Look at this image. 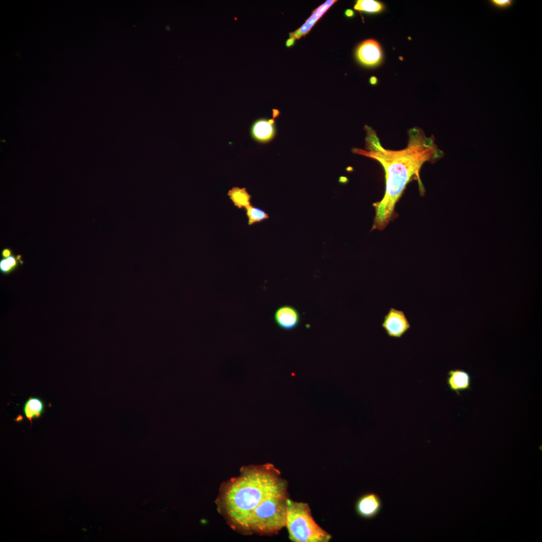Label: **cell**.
I'll use <instances>...</instances> for the list:
<instances>
[{
  "label": "cell",
  "instance_id": "1",
  "mask_svg": "<svg viewBox=\"0 0 542 542\" xmlns=\"http://www.w3.org/2000/svg\"><path fill=\"white\" fill-rule=\"evenodd\" d=\"M364 128L367 134L366 150L353 148L352 152L377 161L384 169L385 191L381 200L373 204L375 216L372 228L382 230L391 219L395 204L411 179L416 176L421 192H424L419 177L422 166L427 161L435 162L444 153L434 143L433 136L427 137L423 130L417 127L409 130L408 145L400 150L384 149L374 130L367 125Z\"/></svg>",
  "mask_w": 542,
  "mask_h": 542
},
{
  "label": "cell",
  "instance_id": "2",
  "mask_svg": "<svg viewBox=\"0 0 542 542\" xmlns=\"http://www.w3.org/2000/svg\"><path fill=\"white\" fill-rule=\"evenodd\" d=\"M287 487V481L273 464L250 465L221 484L216 503L232 529L248 534L252 511L266 497Z\"/></svg>",
  "mask_w": 542,
  "mask_h": 542
},
{
  "label": "cell",
  "instance_id": "3",
  "mask_svg": "<svg viewBox=\"0 0 542 542\" xmlns=\"http://www.w3.org/2000/svg\"><path fill=\"white\" fill-rule=\"evenodd\" d=\"M288 498L287 489H285L263 500L250 515L248 534L270 536L286 527Z\"/></svg>",
  "mask_w": 542,
  "mask_h": 542
},
{
  "label": "cell",
  "instance_id": "4",
  "mask_svg": "<svg viewBox=\"0 0 542 542\" xmlns=\"http://www.w3.org/2000/svg\"><path fill=\"white\" fill-rule=\"evenodd\" d=\"M286 527L294 542H328L332 536L315 521L309 504L287 499Z\"/></svg>",
  "mask_w": 542,
  "mask_h": 542
},
{
  "label": "cell",
  "instance_id": "5",
  "mask_svg": "<svg viewBox=\"0 0 542 542\" xmlns=\"http://www.w3.org/2000/svg\"><path fill=\"white\" fill-rule=\"evenodd\" d=\"M381 327L388 336L396 339L402 337L411 327L403 311L393 308L384 316Z\"/></svg>",
  "mask_w": 542,
  "mask_h": 542
},
{
  "label": "cell",
  "instance_id": "6",
  "mask_svg": "<svg viewBox=\"0 0 542 542\" xmlns=\"http://www.w3.org/2000/svg\"><path fill=\"white\" fill-rule=\"evenodd\" d=\"M382 503L380 497L375 493L369 492L361 496L356 501L355 509L360 517L372 519L381 510Z\"/></svg>",
  "mask_w": 542,
  "mask_h": 542
},
{
  "label": "cell",
  "instance_id": "7",
  "mask_svg": "<svg viewBox=\"0 0 542 542\" xmlns=\"http://www.w3.org/2000/svg\"><path fill=\"white\" fill-rule=\"evenodd\" d=\"M275 118H259L250 127L252 138L259 143L265 144L272 141L276 134Z\"/></svg>",
  "mask_w": 542,
  "mask_h": 542
},
{
  "label": "cell",
  "instance_id": "8",
  "mask_svg": "<svg viewBox=\"0 0 542 542\" xmlns=\"http://www.w3.org/2000/svg\"><path fill=\"white\" fill-rule=\"evenodd\" d=\"M356 54L358 60L367 66L376 65L382 58L380 46L373 39H368L363 42L359 46Z\"/></svg>",
  "mask_w": 542,
  "mask_h": 542
},
{
  "label": "cell",
  "instance_id": "9",
  "mask_svg": "<svg viewBox=\"0 0 542 542\" xmlns=\"http://www.w3.org/2000/svg\"><path fill=\"white\" fill-rule=\"evenodd\" d=\"M274 321L278 326L285 330L295 329L300 322V315L294 307L284 305L278 308L274 315Z\"/></svg>",
  "mask_w": 542,
  "mask_h": 542
},
{
  "label": "cell",
  "instance_id": "10",
  "mask_svg": "<svg viewBox=\"0 0 542 542\" xmlns=\"http://www.w3.org/2000/svg\"><path fill=\"white\" fill-rule=\"evenodd\" d=\"M447 383L451 390L459 395L461 391L470 389V375L463 369L450 370L448 372Z\"/></svg>",
  "mask_w": 542,
  "mask_h": 542
},
{
  "label": "cell",
  "instance_id": "11",
  "mask_svg": "<svg viewBox=\"0 0 542 542\" xmlns=\"http://www.w3.org/2000/svg\"><path fill=\"white\" fill-rule=\"evenodd\" d=\"M336 2V1L334 0H328L320 6L314 11L310 17L302 26L296 31L289 34L290 38L298 39L301 37L306 35L310 31L315 23Z\"/></svg>",
  "mask_w": 542,
  "mask_h": 542
},
{
  "label": "cell",
  "instance_id": "12",
  "mask_svg": "<svg viewBox=\"0 0 542 542\" xmlns=\"http://www.w3.org/2000/svg\"><path fill=\"white\" fill-rule=\"evenodd\" d=\"M44 410L45 404L43 401L37 397H29L23 407L25 416L30 422L31 426L33 420L39 418L44 412Z\"/></svg>",
  "mask_w": 542,
  "mask_h": 542
},
{
  "label": "cell",
  "instance_id": "13",
  "mask_svg": "<svg viewBox=\"0 0 542 542\" xmlns=\"http://www.w3.org/2000/svg\"><path fill=\"white\" fill-rule=\"evenodd\" d=\"M227 195L234 206L239 209H246L251 205V196L244 187H232L228 191Z\"/></svg>",
  "mask_w": 542,
  "mask_h": 542
},
{
  "label": "cell",
  "instance_id": "14",
  "mask_svg": "<svg viewBox=\"0 0 542 542\" xmlns=\"http://www.w3.org/2000/svg\"><path fill=\"white\" fill-rule=\"evenodd\" d=\"M23 263L21 255H15L13 254L7 258H2L0 260V271L4 275H9Z\"/></svg>",
  "mask_w": 542,
  "mask_h": 542
},
{
  "label": "cell",
  "instance_id": "15",
  "mask_svg": "<svg viewBox=\"0 0 542 542\" xmlns=\"http://www.w3.org/2000/svg\"><path fill=\"white\" fill-rule=\"evenodd\" d=\"M248 225L260 222L269 218L268 214L261 209L250 205L245 209Z\"/></svg>",
  "mask_w": 542,
  "mask_h": 542
},
{
  "label": "cell",
  "instance_id": "16",
  "mask_svg": "<svg viewBox=\"0 0 542 542\" xmlns=\"http://www.w3.org/2000/svg\"><path fill=\"white\" fill-rule=\"evenodd\" d=\"M354 8L359 11L376 13L382 10L383 5L375 1L359 0L356 3Z\"/></svg>",
  "mask_w": 542,
  "mask_h": 542
},
{
  "label": "cell",
  "instance_id": "17",
  "mask_svg": "<svg viewBox=\"0 0 542 542\" xmlns=\"http://www.w3.org/2000/svg\"><path fill=\"white\" fill-rule=\"evenodd\" d=\"M488 2L493 8L503 11L511 8L515 1L513 0H490Z\"/></svg>",
  "mask_w": 542,
  "mask_h": 542
},
{
  "label": "cell",
  "instance_id": "18",
  "mask_svg": "<svg viewBox=\"0 0 542 542\" xmlns=\"http://www.w3.org/2000/svg\"><path fill=\"white\" fill-rule=\"evenodd\" d=\"M12 254V251L9 248H5L3 249L1 252V256L2 258H7Z\"/></svg>",
  "mask_w": 542,
  "mask_h": 542
},
{
  "label": "cell",
  "instance_id": "19",
  "mask_svg": "<svg viewBox=\"0 0 542 542\" xmlns=\"http://www.w3.org/2000/svg\"><path fill=\"white\" fill-rule=\"evenodd\" d=\"M295 41V39L293 38L288 39L286 43V46L288 47L292 46L294 44Z\"/></svg>",
  "mask_w": 542,
  "mask_h": 542
},
{
  "label": "cell",
  "instance_id": "20",
  "mask_svg": "<svg viewBox=\"0 0 542 542\" xmlns=\"http://www.w3.org/2000/svg\"><path fill=\"white\" fill-rule=\"evenodd\" d=\"M345 15L348 17H351L354 15V12L351 10H347L345 12Z\"/></svg>",
  "mask_w": 542,
  "mask_h": 542
},
{
  "label": "cell",
  "instance_id": "21",
  "mask_svg": "<svg viewBox=\"0 0 542 542\" xmlns=\"http://www.w3.org/2000/svg\"><path fill=\"white\" fill-rule=\"evenodd\" d=\"M279 114H280V112L278 109H273V118H274L277 117L279 115Z\"/></svg>",
  "mask_w": 542,
  "mask_h": 542
},
{
  "label": "cell",
  "instance_id": "22",
  "mask_svg": "<svg viewBox=\"0 0 542 542\" xmlns=\"http://www.w3.org/2000/svg\"><path fill=\"white\" fill-rule=\"evenodd\" d=\"M370 82L372 84H375L377 82V78L374 76L371 77L370 78Z\"/></svg>",
  "mask_w": 542,
  "mask_h": 542
}]
</instances>
